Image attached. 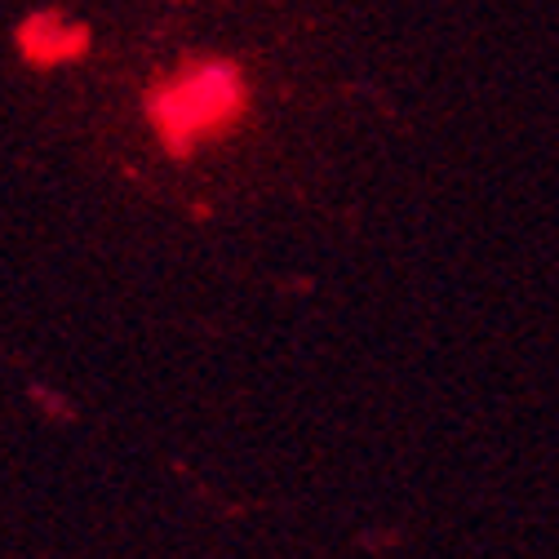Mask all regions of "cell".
<instances>
[{
	"mask_svg": "<svg viewBox=\"0 0 559 559\" xmlns=\"http://www.w3.org/2000/svg\"><path fill=\"white\" fill-rule=\"evenodd\" d=\"M240 98L245 90H240L236 67L209 62V67H195L191 76L165 85L152 103V116L174 143H187V138H200L209 129L227 124L240 111Z\"/></svg>",
	"mask_w": 559,
	"mask_h": 559,
	"instance_id": "6da1fadb",
	"label": "cell"
}]
</instances>
